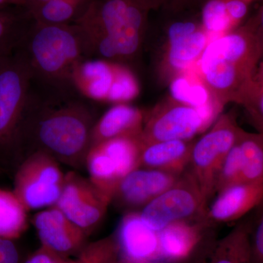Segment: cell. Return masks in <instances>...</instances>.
Here are the masks:
<instances>
[{
  "label": "cell",
  "mask_w": 263,
  "mask_h": 263,
  "mask_svg": "<svg viewBox=\"0 0 263 263\" xmlns=\"http://www.w3.org/2000/svg\"><path fill=\"white\" fill-rule=\"evenodd\" d=\"M99 117L98 108L84 95L47 99L31 89L19 134L18 164L25 157L41 153L60 164L82 169Z\"/></svg>",
  "instance_id": "cell-1"
},
{
  "label": "cell",
  "mask_w": 263,
  "mask_h": 263,
  "mask_svg": "<svg viewBox=\"0 0 263 263\" xmlns=\"http://www.w3.org/2000/svg\"><path fill=\"white\" fill-rule=\"evenodd\" d=\"M18 49L28 66L31 89L36 94L47 99L81 95L76 76L89 59L84 36L76 24L46 25L33 21Z\"/></svg>",
  "instance_id": "cell-2"
},
{
  "label": "cell",
  "mask_w": 263,
  "mask_h": 263,
  "mask_svg": "<svg viewBox=\"0 0 263 263\" xmlns=\"http://www.w3.org/2000/svg\"><path fill=\"white\" fill-rule=\"evenodd\" d=\"M155 0H93L76 25L89 60L124 64L141 51L147 13Z\"/></svg>",
  "instance_id": "cell-3"
},
{
  "label": "cell",
  "mask_w": 263,
  "mask_h": 263,
  "mask_svg": "<svg viewBox=\"0 0 263 263\" xmlns=\"http://www.w3.org/2000/svg\"><path fill=\"white\" fill-rule=\"evenodd\" d=\"M31 76L18 49L0 57V164L14 172L18 139L31 92Z\"/></svg>",
  "instance_id": "cell-4"
},
{
  "label": "cell",
  "mask_w": 263,
  "mask_h": 263,
  "mask_svg": "<svg viewBox=\"0 0 263 263\" xmlns=\"http://www.w3.org/2000/svg\"><path fill=\"white\" fill-rule=\"evenodd\" d=\"M147 203L140 213L143 221L157 232L181 221L204 219L207 199L191 173Z\"/></svg>",
  "instance_id": "cell-5"
},
{
  "label": "cell",
  "mask_w": 263,
  "mask_h": 263,
  "mask_svg": "<svg viewBox=\"0 0 263 263\" xmlns=\"http://www.w3.org/2000/svg\"><path fill=\"white\" fill-rule=\"evenodd\" d=\"M242 129L234 116L224 114L198 141L193 143L190 173L207 200L215 193L216 179L221 164L238 141Z\"/></svg>",
  "instance_id": "cell-6"
},
{
  "label": "cell",
  "mask_w": 263,
  "mask_h": 263,
  "mask_svg": "<svg viewBox=\"0 0 263 263\" xmlns=\"http://www.w3.org/2000/svg\"><path fill=\"white\" fill-rule=\"evenodd\" d=\"M13 173V193L27 211L56 205L65 179L58 162L43 154H32Z\"/></svg>",
  "instance_id": "cell-7"
},
{
  "label": "cell",
  "mask_w": 263,
  "mask_h": 263,
  "mask_svg": "<svg viewBox=\"0 0 263 263\" xmlns=\"http://www.w3.org/2000/svg\"><path fill=\"white\" fill-rule=\"evenodd\" d=\"M217 111V105L197 108L175 101L159 105L145 117L140 143L190 141L212 124Z\"/></svg>",
  "instance_id": "cell-8"
},
{
  "label": "cell",
  "mask_w": 263,
  "mask_h": 263,
  "mask_svg": "<svg viewBox=\"0 0 263 263\" xmlns=\"http://www.w3.org/2000/svg\"><path fill=\"white\" fill-rule=\"evenodd\" d=\"M140 143L136 138L110 140L90 149L85 167L95 186L113 197L121 180L139 167Z\"/></svg>",
  "instance_id": "cell-9"
},
{
  "label": "cell",
  "mask_w": 263,
  "mask_h": 263,
  "mask_svg": "<svg viewBox=\"0 0 263 263\" xmlns=\"http://www.w3.org/2000/svg\"><path fill=\"white\" fill-rule=\"evenodd\" d=\"M112 197L89 179L75 172L65 174V182L56 206L87 234L101 221Z\"/></svg>",
  "instance_id": "cell-10"
},
{
  "label": "cell",
  "mask_w": 263,
  "mask_h": 263,
  "mask_svg": "<svg viewBox=\"0 0 263 263\" xmlns=\"http://www.w3.org/2000/svg\"><path fill=\"white\" fill-rule=\"evenodd\" d=\"M262 57V44L253 20L238 30L209 41L199 60H222L254 73Z\"/></svg>",
  "instance_id": "cell-11"
},
{
  "label": "cell",
  "mask_w": 263,
  "mask_h": 263,
  "mask_svg": "<svg viewBox=\"0 0 263 263\" xmlns=\"http://www.w3.org/2000/svg\"><path fill=\"white\" fill-rule=\"evenodd\" d=\"M123 263H160L159 233L142 219L140 213H128L114 235Z\"/></svg>",
  "instance_id": "cell-12"
},
{
  "label": "cell",
  "mask_w": 263,
  "mask_h": 263,
  "mask_svg": "<svg viewBox=\"0 0 263 263\" xmlns=\"http://www.w3.org/2000/svg\"><path fill=\"white\" fill-rule=\"evenodd\" d=\"M33 222L42 247L63 258L84 247L87 234L56 206L38 212Z\"/></svg>",
  "instance_id": "cell-13"
},
{
  "label": "cell",
  "mask_w": 263,
  "mask_h": 263,
  "mask_svg": "<svg viewBox=\"0 0 263 263\" xmlns=\"http://www.w3.org/2000/svg\"><path fill=\"white\" fill-rule=\"evenodd\" d=\"M205 220L181 221L159 232L160 263H189L211 239Z\"/></svg>",
  "instance_id": "cell-14"
},
{
  "label": "cell",
  "mask_w": 263,
  "mask_h": 263,
  "mask_svg": "<svg viewBox=\"0 0 263 263\" xmlns=\"http://www.w3.org/2000/svg\"><path fill=\"white\" fill-rule=\"evenodd\" d=\"M179 177L165 171L138 167L121 180L113 200L127 207H144L177 182Z\"/></svg>",
  "instance_id": "cell-15"
},
{
  "label": "cell",
  "mask_w": 263,
  "mask_h": 263,
  "mask_svg": "<svg viewBox=\"0 0 263 263\" xmlns=\"http://www.w3.org/2000/svg\"><path fill=\"white\" fill-rule=\"evenodd\" d=\"M263 201V177L254 181L241 182L218 193L205 213L209 226L238 220Z\"/></svg>",
  "instance_id": "cell-16"
},
{
  "label": "cell",
  "mask_w": 263,
  "mask_h": 263,
  "mask_svg": "<svg viewBox=\"0 0 263 263\" xmlns=\"http://www.w3.org/2000/svg\"><path fill=\"white\" fill-rule=\"evenodd\" d=\"M145 117L140 109L117 103L99 117L91 134V148L117 138H141Z\"/></svg>",
  "instance_id": "cell-17"
},
{
  "label": "cell",
  "mask_w": 263,
  "mask_h": 263,
  "mask_svg": "<svg viewBox=\"0 0 263 263\" xmlns=\"http://www.w3.org/2000/svg\"><path fill=\"white\" fill-rule=\"evenodd\" d=\"M251 227L248 221L239 223L221 239L211 240L189 263H252Z\"/></svg>",
  "instance_id": "cell-18"
},
{
  "label": "cell",
  "mask_w": 263,
  "mask_h": 263,
  "mask_svg": "<svg viewBox=\"0 0 263 263\" xmlns=\"http://www.w3.org/2000/svg\"><path fill=\"white\" fill-rule=\"evenodd\" d=\"M140 144L139 167L181 176L190 164L193 146L190 141H163Z\"/></svg>",
  "instance_id": "cell-19"
},
{
  "label": "cell",
  "mask_w": 263,
  "mask_h": 263,
  "mask_svg": "<svg viewBox=\"0 0 263 263\" xmlns=\"http://www.w3.org/2000/svg\"><path fill=\"white\" fill-rule=\"evenodd\" d=\"M209 42V35L201 27L188 37L168 44L165 56L167 67L181 73L198 62Z\"/></svg>",
  "instance_id": "cell-20"
},
{
  "label": "cell",
  "mask_w": 263,
  "mask_h": 263,
  "mask_svg": "<svg viewBox=\"0 0 263 263\" xmlns=\"http://www.w3.org/2000/svg\"><path fill=\"white\" fill-rule=\"evenodd\" d=\"M93 0H50L29 10L33 21L46 25H70L77 22Z\"/></svg>",
  "instance_id": "cell-21"
},
{
  "label": "cell",
  "mask_w": 263,
  "mask_h": 263,
  "mask_svg": "<svg viewBox=\"0 0 263 263\" xmlns=\"http://www.w3.org/2000/svg\"><path fill=\"white\" fill-rule=\"evenodd\" d=\"M32 22L25 9L19 11L8 7L0 10V57L18 49Z\"/></svg>",
  "instance_id": "cell-22"
},
{
  "label": "cell",
  "mask_w": 263,
  "mask_h": 263,
  "mask_svg": "<svg viewBox=\"0 0 263 263\" xmlns=\"http://www.w3.org/2000/svg\"><path fill=\"white\" fill-rule=\"evenodd\" d=\"M27 210L13 192L0 189V238L14 240L27 226Z\"/></svg>",
  "instance_id": "cell-23"
},
{
  "label": "cell",
  "mask_w": 263,
  "mask_h": 263,
  "mask_svg": "<svg viewBox=\"0 0 263 263\" xmlns=\"http://www.w3.org/2000/svg\"><path fill=\"white\" fill-rule=\"evenodd\" d=\"M237 144L239 147L243 182L263 177V136L242 129Z\"/></svg>",
  "instance_id": "cell-24"
},
{
  "label": "cell",
  "mask_w": 263,
  "mask_h": 263,
  "mask_svg": "<svg viewBox=\"0 0 263 263\" xmlns=\"http://www.w3.org/2000/svg\"><path fill=\"white\" fill-rule=\"evenodd\" d=\"M170 92L174 101L197 108L216 105L212 94L204 83L192 80L187 76L179 75L170 85Z\"/></svg>",
  "instance_id": "cell-25"
},
{
  "label": "cell",
  "mask_w": 263,
  "mask_h": 263,
  "mask_svg": "<svg viewBox=\"0 0 263 263\" xmlns=\"http://www.w3.org/2000/svg\"><path fill=\"white\" fill-rule=\"evenodd\" d=\"M234 27L227 12L224 0H208L202 10V28L218 37Z\"/></svg>",
  "instance_id": "cell-26"
},
{
  "label": "cell",
  "mask_w": 263,
  "mask_h": 263,
  "mask_svg": "<svg viewBox=\"0 0 263 263\" xmlns=\"http://www.w3.org/2000/svg\"><path fill=\"white\" fill-rule=\"evenodd\" d=\"M74 263H118L119 247L115 236H110L84 245L78 253Z\"/></svg>",
  "instance_id": "cell-27"
},
{
  "label": "cell",
  "mask_w": 263,
  "mask_h": 263,
  "mask_svg": "<svg viewBox=\"0 0 263 263\" xmlns=\"http://www.w3.org/2000/svg\"><path fill=\"white\" fill-rule=\"evenodd\" d=\"M241 182H243L241 157L236 142L221 164L216 177L214 193H219L230 186Z\"/></svg>",
  "instance_id": "cell-28"
},
{
  "label": "cell",
  "mask_w": 263,
  "mask_h": 263,
  "mask_svg": "<svg viewBox=\"0 0 263 263\" xmlns=\"http://www.w3.org/2000/svg\"><path fill=\"white\" fill-rule=\"evenodd\" d=\"M138 93V86L135 78L129 71L124 70L122 66L119 65L109 100L117 103H124L134 98Z\"/></svg>",
  "instance_id": "cell-29"
},
{
  "label": "cell",
  "mask_w": 263,
  "mask_h": 263,
  "mask_svg": "<svg viewBox=\"0 0 263 263\" xmlns=\"http://www.w3.org/2000/svg\"><path fill=\"white\" fill-rule=\"evenodd\" d=\"M241 105L247 108L252 122L263 123V85L254 79Z\"/></svg>",
  "instance_id": "cell-30"
},
{
  "label": "cell",
  "mask_w": 263,
  "mask_h": 263,
  "mask_svg": "<svg viewBox=\"0 0 263 263\" xmlns=\"http://www.w3.org/2000/svg\"><path fill=\"white\" fill-rule=\"evenodd\" d=\"M255 224L251 227L250 245L252 263H263V201Z\"/></svg>",
  "instance_id": "cell-31"
},
{
  "label": "cell",
  "mask_w": 263,
  "mask_h": 263,
  "mask_svg": "<svg viewBox=\"0 0 263 263\" xmlns=\"http://www.w3.org/2000/svg\"><path fill=\"white\" fill-rule=\"evenodd\" d=\"M201 27L192 21H180L174 22L171 24L167 29V44H171L188 37Z\"/></svg>",
  "instance_id": "cell-32"
},
{
  "label": "cell",
  "mask_w": 263,
  "mask_h": 263,
  "mask_svg": "<svg viewBox=\"0 0 263 263\" xmlns=\"http://www.w3.org/2000/svg\"><path fill=\"white\" fill-rule=\"evenodd\" d=\"M22 254L14 240L0 238V263H23Z\"/></svg>",
  "instance_id": "cell-33"
},
{
  "label": "cell",
  "mask_w": 263,
  "mask_h": 263,
  "mask_svg": "<svg viewBox=\"0 0 263 263\" xmlns=\"http://www.w3.org/2000/svg\"><path fill=\"white\" fill-rule=\"evenodd\" d=\"M227 12L233 26L241 22L249 10V3L243 0H224Z\"/></svg>",
  "instance_id": "cell-34"
},
{
  "label": "cell",
  "mask_w": 263,
  "mask_h": 263,
  "mask_svg": "<svg viewBox=\"0 0 263 263\" xmlns=\"http://www.w3.org/2000/svg\"><path fill=\"white\" fill-rule=\"evenodd\" d=\"M63 259L41 246V248L31 254L23 263H62Z\"/></svg>",
  "instance_id": "cell-35"
},
{
  "label": "cell",
  "mask_w": 263,
  "mask_h": 263,
  "mask_svg": "<svg viewBox=\"0 0 263 263\" xmlns=\"http://www.w3.org/2000/svg\"><path fill=\"white\" fill-rule=\"evenodd\" d=\"M254 22L263 50V6L259 10V14L254 19Z\"/></svg>",
  "instance_id": "cell-36"
},
{
  "label": "cell",
  "mask_w": 263,
  "mask_h": 263,
  "mask_svg": "<svg viewBox=\"0 0 263 263\" xmlns=\"http://www.w3.org/2000/svg\"><path fill=\"white\" fill-rule=\"evenodd\" d=\"M254 79L259 84L263 85V57L256 68Z\"/></svg>",
  "instance_id": "cell-37"
},
{
  "label": "cell",
  "mask_w": 263,
  "mask_h": 263,
  "mask_svg": "<svg viewBox=\"0 0 263 263\" xmlns=\"http://www.w3.org/2000/svg\"><path fill=\"white\" fill-rule=\"evenodd\" d=\"M14 0H0V10L8 8L10 5H13Z\"/></svg>",
  "instance_id": "cell-38"
},
{
  "label": "cell",
  "mask_w": 263,
  "mask_h": 263,
  "mask_svg": "<svg viewBox=\"0 0 263 263\" xmlns=\"http://www.w3.org/2000/svg\"><path fill=\"white\" fill-rule=\"evenodd\" d=\"M255 127L257 128V130H258L259 133H260L263 136V123L259 122H255V121H253L252 122Z\"/></svg>",
  "instance_id": "cell-39"
},
{
  "label": "cell",
  "mask_w": 263,
  "mask_h": 263,
  "mask_svg": "<svg viewBox=\"0 0 263 263\" xmlns=\"http://www.w3.org/2000/svg\"><path fill=\"white\" fill-rule=\"evenodd\" d=\"M62 263H74L73 260H71V259H67V258H64L63 260H62Z\"/></svg>",
  "instance_id": "cell-40"
},
{
  "label": "cell",
  "mask_w": 263,
  "mask_h": 263,
  "mask_svg": "<svg viewBox=\"0 0 263 263\" xmlns=\"http://www.w3.org/2000/svg\"><path fill=\"white\" fill-rule=\"evenodd\" d=\"M4 168H3V166H2V164H0V174L1 173L4 172Z\"/></svg>",
  "instance_id": "cell-41"
},
{
  "label": "cell",
  "mask_w": 263,
  "mask_h": 263,
  "mask_svg": "<svg viewBox=\"0 0 263 263\" xmlns=\"http://www.w3.org/2000/svg\"><path fill=\"white\" fill-rule=\"evenodd\" d=\"M243 1L247 2V3H250V2L253 1V0H243Z\"/></svg>",
  "instance_id": "cell-42"
},
{
  "label": "cell",
  "mask_w": 263,
  "mask_h": 263,
  "mask_svg": "<svg viewBox=\"0 0 263 263\" xmlns=\"http://www.w3.org/2000/svg\"><path fill=\"white\" fill-rule=\"evenodd\" d=\"M118 263H123V262H118Z\"/></svg>",
  "instance_id": "cell-43"
}]
</instances>
